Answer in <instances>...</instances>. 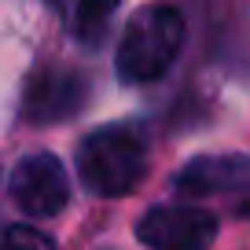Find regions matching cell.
Instances as JSON below:
<instances>
[{
  "instance_id": "1",
  "label": "cell",
  "mask_w": 250,
  "mask_h": 250,
  "mask_svg": "<svg viewBox=\"0 0 250 250\" xmlns=\"http://www.w3.org/2000/svg\"><path fill=\"white\" fill-rule=\"evenodd\" d=\"M147 173V144L129 122L100 125L78 144V177L100 199H122L136 191Z\"/></svg>"
},
{
  "instance_id": "2",
  "label": "cell",
  "mask_w": 250,
  "mask_h": 250,
  "mask_svg": "<svg viewBox=\"0 0 250 250\" xmlns=\"http://www.w3.org/2000/svg\"><path fill=\"white\" fill-rule=\"evenodd\" d=\"M184 44V15L169 4H151L129 19L118 44V78L125 85L158 81L180 55Z\"/></svg>"
},
{
  "instance_id": "3",
  "label": "cell",
  "mask_w": 250,
  "mask_h": 250,
  "mask_svg": "<svg viewBox=\"0 0 250 250\" xmlns=\"http://www.w3.org/2000/svg\"><path fill=\"white\" fill-rule=\"evenodd\" d=\"M184 199H217L232 217H250V158L247 155H199L173 177Z\"/></svg>"
},
{
  "instance_id": "4",
  "label": "cell",
  "mask_w": 250,
  "mask_h": 250,
  "mask_svg": "<svg viewBox=\"0 0 250 250\" xmlns=\"http://www.w3.org/2000/svg\"><path fill=\"white\" fill-rule=\"evenodd\" d=\"M136 239L147 250H210L217 239V217L203 206H151L136 221Z\"/></svg>"
},
{
  "instance_id": "5",
  "label": "cell",
  "mask_w": 250,
  "mask_h": 250,
  "mask_svg": "<svg viewBox=\"0 0 250 250\" xmlns=\"http://www.w3.org/2000/svg\"><path fill=\"white\" fill-rule=\"evenodd\" d=\"M8 195L30 217H55L70 203V180H66L59 158L37 151V155H26L15 162L8 177Z\"/></svg>"
},
{
  "instance_id": "6",
  "label": "cell",
  "mask_w": 250,
  "mask_h": 250,
  "mask_svg": "<svg viewBox=\"0 0 250 250\" xmlns=\"http://www.w3.org/2000/svg\"><path fill=\"white\" fill-rule=\"evenodd\" d=\"M88 103V81L85 74L66 66H44L26 81L22 92V122L30 125H55L74 118Z\"/></svg>"
},
{
  "instance_id": "7",
  "label": "cell",
  "mask_w": 250,
  "mask_h": 250,
  "mask_svg": "<svg viewBox=\"0 0 250 250\" xmlns=\"http://www.w3.org/2000/svg\"><path fill=\"white\" fill-rule=\"evenodd\" d=\"M118 4L122 0H74L70 11V37L81 48H96L110 30V19H114Z\"/></svg>"
},
{
  "instance_id": "8",
  "label": "cell",
  "mask_w": 250,
  "mask_h": 250,
  "mask_svg": "<svg viewBox=\"0 0 250 250\" xmlns=\"http://www.w3.org/2000/svg\"><path fill=\"white\" fill-rule=\"evenodd\" d=\"M0 250H55V243L33 225H8L0 232Z\"/></svg>"
}]
</instances>
